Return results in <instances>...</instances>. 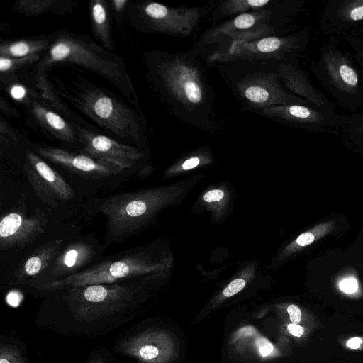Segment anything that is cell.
<instances>
[{
    "instance_id": "25",
    "label": "cell",
    "mask_w": 363,
    "mask_h": 363,
    "mask_svg": "<svg viewBox=\"0 0 363 363\" xmlns=\"http://www.w3.org/2000/svg\"><path fill=\"white\" fill-rule=\"evenodd\" d=\"M340 132L363 147V111L341 116Z\"/></svg>"
},
{
    "instance_id": "27",
    "label": "cell",
    "mask_w": 363,
    "mask_h": 363,
    "mask_svg": "<svg viewBox=\"0 0 363 363\" xmlns=\"http://www.w3.org/2000/svg\"><path fill=\"white\" fill-rule=\"evenodd\" d=\"M39 58V55H32L23 58H12L0 56V71L1 74H10L11 72L26 64L33 62Z\"/></svg>"
},
{
    "instance_id": "23",
    "label": "cell",
    "mask_w": 363,
    "mask_h": 363,
    "mask_svg": "<svg viewBox=\"0 0 363 363\" xmlns=\"http://www.w3.org/2000/svg\"><path fill=\"white\" fill-rule=\"evenodd\" d=\"M52 37L28 38L3 42L0 45V56L12 58H23L38 55L48 50Z\"/></svg>"
},
{
    "instance_id": "33",
    "label": "cell",
    "mask_w": 363,
    "mask_h": 363,
    "mask_svg": "<svg viewBox=\"0 0 363 363\" xmlns=\"http://www.w3.org/2000/svg\"><path fill=\"white\" fill-rule=\"evenodd\" d=\"M257 347L259 352L262 357L269 355L274 350V347L271 342L265 339L259 340V341H257Z\"/></svg>"
},
{
    "instance_id": "9",
    "label": "cell",
    "mask_w": 363,
    "mask_h": 363,
    "mask_svg": "<svg viewBox=\"0 0 363 363\" xmlns=\"http://www.w3.org/2000/svg\"><path fill=\"white\" fill-rule=\"evenodd\" d=\"M311 40L309 26L293 33L233 44L226 52L204 60L212 64L236 59L287 62L299 60Z\"/></svg>"
},
{
    "instance_id": "12",
    "label": "cell",
    "mask_w": 363,
    "mask_h": 363,
    "mask_svg": "<svg viewBox=\"0 0 363 363\" xmlns=\"http://www.w3.org/2000/svg\"><path fill=\"white\" fill-rule=\"evenodd\" d=\"M67 290L66 299L80 312L122 308L133 300L138 291L133 285L121 283L91 284Z\"/></svg>"
},
{
    "instance_id": "39",
    "label": "cell",
    "mask_w": 363,
    "mask_h": 363,
    "mask_svg": "<svg viewBox=\"0 0 363 363\" xmlns=\"http://www.w3.org/2000/svg\"><path fill=\"white\" fill-rule=\"evenodd\" d=\"M129 3L128 0H113L111 1L114 11L118 13L125 11Z\"/></svg>"
},
{
    "instance_id": "24",
    "label": "cell",
    "mask_w": 363,
    "mask_h": 363,
    "mask_svg": "<svg viewBox=\"0 0 363 363\" xmlns=\"http://www.w3.org/2000/svg\"><path fill=\"white\" fill-rule=\"evenodd\" d=\"M92 27L96 37L100 40L104 48L113 50L108 11L104 1L95 0L91 5Z\"/></svg>"
},
{
    "instance_id": "10",
    "label": "cell",
    "mask_w": 363,
    "mask_h": 363,
    "mask_svg": "<svg viewBox=\"0 0 363 363\" xmlns=\"http://www.w3.org/2000/svg\"><path fill=\"white\" fill-rule=\"evenodd\" d=\"M278 123L303 130L340 133L341 116L314 106L301 104L280 105L268 107L255 111Z\"/></svg>"
},
{
    "instance_id": "11",
    "label": "cell",
    "mask_w": 363,
    "mask_h": 363,
    "mask_svg": "<svg viewBox=\"0 0 363 363\" xmlns=\"http://www.w3.org/2000/svg\"><path fill=\"white\" fill-rule=\"evenodd\" d=\"M23 169L37 196L45 204L56 208L72 199V186L35 152L26 150Z\"/></svg>"
},
{
    "instance_id": "8",
    "label": "cell",
    "mask_w": 363,
    "mask_h": 363,
    "mask_svg": "<svg viewBox=\"0 0 363 363\" xmlns=\"http://www.w3.org/2000/svg\"><path fill=\"white\" fill-rule=\"evenodd\" d=\"M150 270L146 253L131 248L106 257L70 277L37 288L46 291L67 290L91 284L133 281L135 278Z\"/></svg>"
},
{
    "instance_id": "22",
    "label": "cell",
    "mask_w": 363,
    "mask_h": 363,
    "mask_svg": "<svg viewBox=\"0 0 363 363\" xmlns=\"http://www.w3.org/2000/svg\"><path fill=\"white\" fill-rule=\"evenodd\" d=\"M275 0H227L220 1L211 11V19L214 23L232 18L240 14L268 7Z\"/></svg>"
},
{
    "instance_id": "40",
    "label": "cell",
    "mask_w": 363,
    "mask_h": 363,
    "mask_svg": "<svg viewBox=\"0 0 363 363\" xmlns=\"http://www.w3.org/2000/svg\"><path fill=\"white\" fill-rule=\"evenodd\" d=\"M21 298H19L18 294L15 292L10 293L7 296L8 303L13 306H16L18 304Z\"/></svg>"
},
{
    "instance_id": "37",
    "label": "cell",
    "mask_w": 363,
    "mask_h": 363,
    "mask_svg": "<svg viewBox=\"0 0 363 363\" xmlns=\"http://www.w3.org/2000/svg\"><path fill=\"white\" fill-rule=\"evenodd\" d=\"M287 330L291 335L295 337H301L305 333V330L302 326L295 323L289 324L287 326Z\"/></svg>"
},
{
    "instance_id": "32",
    "label": "cell",
    "mask_w": 363,
    "mask_h": 363,
    "mask_svg": "<svg viewBox=\"0 0 363 363\" xmlns=\"http://www.w3.org/2000/svg\"><path fill=\"white\" fill-rule=\"evenodd\" d=\"M287 313L292 323H300L302 318V312L298 306L294 304L289 305L287 308Z\"/></svg>"
},
{
    "instance_id": "21",
    "label": "cell",
    "mask_w": 363,
    "mask_h": 363,
    "mask_svg": "<svg viewBox=\"0 0 363 363\" xmlns=\"http://www.w3.org/2000/svg\"><path fill=\"white\" fill-rule=\"evenodd\" d=\"M161 338L153 333L143 334L127 341L123 347L125 353L150 363L156 362L163 356Z\"/></svg>"
},
{
    "instance_id": "3",
    "label": "cell",
    "mask_w": 363,
    "mask_h": 363,
    "mask_svg": "<svg viewBox=\"0 0 363 363\" xmlns=\"http://www.w3.org/2000/svg\"><path fill=\"white\" fill-rule=\"evenodd\" d=\"M280 62L236 59L212 64L244 111H257L274 106H311L289 92L282 84Z\"/></svg>"
},
{
    "instance_id": "36",
    "label": "cell",
    "mask_w": 363,
    "mask_h": 363,
    "mask_svg": "<svg viewBox=\"0 0 363 363\" xmlns=\"http://www.w3.org/2000/svg\"><path fill=\"white\" fill-rule=\"evenodd\" d=\"M346 346L352 350L362 348L363 347V338L360 337H351L347 340Z\"/></svg>"
},
{
    "instance_id": "7",
    "label": "cell",
    "mask_w": 363,
    "mask_h": 363,
    "mask_svg": "<svg viewBox=\"0 0 363 363\" xmlns=\"http://www.w3.org/2000/svg\"><path fill=\"white\" fill-rule=\"evenodd\" d=\"M128 5L126 16L135 29L146 33L164 34L177 38L189 37L199 28L214 1L203 6L172 7L152 1Z\"/></svg>"
},
{
    "instance_id": "15",
    "label": "cell",
    "mask_w": 363,
    "mask_h": 363,
    "mask_svg": "<svg viewBox=\"0 0 363 363\" xmlns=\"http://www.w3.org/2000/svg\"><path fill=\"white\" fill-rule=\"evenodd\" d=\"M47 223L45 213L40 210L29 217L18 211L4 214L0 221L1 250L27 247L45 232Z\"/></svg>"
},
{
    "instance_id": "29",
    "label": "cell",
    "mask_w": 363,
    "mask_h": 363,
    "mask_svg": "<svg viewBox=\"0 0 363 363\" xmlns=\"http://www.w3.org/2000/svg\"><path fill=\"white\" fill-rule=\"evenodd\" d=\"M0 363H26L18 352L11 347H1Z\"/></svg>"
},
{
    "instance_id": "14",
    "label": "cell",
    "mask_w": 363,
    "mask_h": 363,
    "mask_svg": "<svg viewBox=\"0 0 363 363\" xmlns=\"http://www.w3.org/2000/svg\"><path fill=\"white\" fill-rule=\"evenodd\" d=\"M73 124L82 153L114 164L123 171L133 169L143 157V153L135 147Z\"/></svg>"
},
{
    "instance_id": "2",
    "label": "cell",
    "mask_w": 363,
    "mask_h": 363,
    "mask_svg": "<svg viewBox=\"0 0 363 363\" xmlns=\"http://www.w3.org/2000/svg\"><path fill=\"white\" fill-rule=\"evenodd\" d=\"M306 0H275L268 7L216 23L195 48L203 60L226 52L233 44L296 31L295 19L306 10Z\"/></svg>"
},
{
    "instance_id": "34",
    "label": "cell",
    "mask_w": 363,
    "mask_h": 363,
    "mask_svg": "<svg viewBox=\"0 0 363 363\" xmlns=\"http://www.w3.org/2000/svg\"><path fill=\"white\" fill-rule=\"evenodd\" d=\"M224 197V192L220 189H213L208 191L203 196L206 202L218 201Z\"/></svg>"
},
{
    "instance_id": "30",
    "label": "cell",
    "mask_w": 363,
    "mask_h": 363,
    "mask_svg": "<svg viewBox=\"0 0 363 363\" xmlns=\"http://www.w3.org/2000/svg\"><path fill=\"white\" fill-rule=\"evenodd\" d=\"M338 287L342 293L352 295L358 291L359 283L354 277L347 276L339 281Z\"/></svg>"
},
{
    "instance_id": "20",
    "label": "cell",
    "mask_w": 363,
    "mask_h": 363,
    "mask_svg": "<svg viewBox=\"0 0 363 363\" xmlns=\"http://www.w3.org/2000/svg\"><path fill=\"white\" fill-rule=\"evenodd\" d=\"M31 111L38 123L52 138L66 143H79L73 123L69 124L60 115L37 102H33Z\"/></svg>"
},
{
    "instance_id": "26",
    "label": "cell",
    "mask_w": 363,
    "mask_h": 363,
    "mask_svg": "<svg viewBox=\"0 0 363 363\" xmlns=\"http://www.w3.org/2000/svg\"><path fill=\"white\" fill-rule=\"evenodd\" d=\"M55 0H22L16 2L13 9L26 15H40L48 11L55 10Z\"/></svg>"
},
{
    "instance_id": "1",
    "label": "cell",
    "mask_w": 363,
    "mask_h": 363,
    "mask_svg": "<svg viewBox=\"0 0 363 363\" xmlns=\"http://www.w3.org/2000/svg\"><path fill=\"white\" fill-rule=\"evenodd\" d=\"M146 78L167 109L183 123L208 133L223 123L214 112L215 93L207 65L194 47L172 52L155 50L146 53Z\"/></svg>"
},
{
    "instance_id": "19",
    "label": "cell",
    "mask_w": 363,
    "mask_h": 363,
    "mask_svg": "<svg viewBox=\"0 0 363 363\" xmlns=\"http://www.w3.org/2000/svg\"><path fill=\"white\" fill-rule=\"evenodd\" d=\"M62 240L44 243L29 254L16 269L12 283L33 281L55 259L62 250Z\"/></svg>"
},
{
    "instance_id": "6",
    "label": "cell",
    "mask_w": 363,
    "mask_h": 363,
    "mask_svg": "<svg viewBox=\"0 0 363 363\" xmlns=\"http://www.w3.org/2000/svg\"><path fill=\"white\" fill-rule=\"evenodd\" d=\"M311 70L340 107L353 113L363 106L362 72L354 55L340 46L335 36H330L320 47Z\"/></svg>"
},
{
    "instance_id": "4",
    "label": "cell",
    "mask_w": 363,
    "mask_h": 363,
    "mask_svg": "<svg viewBox=\"0 0 363 363\" xmlns=\"http://www.w3.org/2000/svg\"><path fill=\"white\" fill-rule=\"evenodd\" d=\"M65 89L69 90L62 91L65 97L104 130L126 143L143 144L146 125L142 113L81 77Z\"/></svg>"
},
{
    "instance_id": "31",
    "label": "cell",
    "mask_w": 363,
    "mask_h": 363,
    "mask_svg": "<svg viewBox=\"0 0 363 363\" xmlns=\"http://www.w3.org/2000/svg\"><path fill=\"white\" fill-rule=\"evenodd\" d=\"M246 282L242 279H236L232 281L223 290V295L225 297H231L240 291L245 286Z\"/></svg>"
},
{
    "instance_id": "41",
    "label": "cell",
    "mask_w": 363,
    "mask_h": 363,
    "mask_svg": "<svg viewBox=\"0 0 363 363\" xmlns=\"http://www.w3.org/2000/svg\"><path fill=\"white\" fill-rule=\"evenodd\" d=\"M354 32H355L363 40V27L357 28Z\"/></svg>"
},
{
    "instance_id": "18",
    "label": "cell",
    "mask_w": 363,
    "mask_h": 363,
    "mask_svg": "<svg viewBox=\"0 0 363 363\" xmlns=\"http://www.w3.org/2000/svg\"><path fill=\"white\" fill-rule=\"evenodd\" d=\"M279 74L282 84L291 94L312 106L335 112L333 104L311 84L308 74L299 66V60L279 62Z\"/></svg>"
},
{
    "instance_id": "35",
    "label": "cell",
    "mask_w": 363,
    "mask_h": 363,
    "mask_svg": "<svg viewBox=\"0 0 363 363\" xmlns=\"http://www.w3.org/2000/svg\"><path fill=\"white\" fill-rule=\"evenodd\" d=\"M11 96L17 100H21L26 96V91L21 85H14L10 90Z\"/></svg>"
},
{
    "instance_id": "5",
    "label": "cell",
    "mask_w": 363,
    "mask_h": 363,
    "mask_svg": "<svg viewBox=\"0 0 363 363\" xmlns=\"http://www.w3.org/2000/svg\"><path fill=\"white\" fill-rule=\"evenodd\" d=\"M54 62L74 64L91 71L108 81L139 108L138 96L123 59L101 47L89 36L65 31L54 34L43 65Z\"/></svg>"
},
{
    "instance_id": "28",
    "label": "cell",
    "mask_w": 363,
    "mask_h": 363,
    "mask_svg": "<svg viewBox=\"0 0 363 363\" xmlns=\"http://www.w3.org/2000/svg\"><path fill=\"white\" fill-rule=\"evenodd\" d=\"M354 50V57L363 77V40L354 31L342 36Z\"/></svg>"
},
{
    "instance_id": "17",
    "label": "cell",
    "mask_w": 363,
    "mask_h": 363,
    "mask_svg": "<svg viewBox=\"0 0 363 363\" xmlns=\"http://www.w3.org/2000/svg\"><path fill=\"white\" fill-rule=\"evenodd\" d=\"M363 23V0H329L319 20L320 31L337 36L356 30Z\"/></svg>"
},
{
    "instance_id": "38",
    "label": "cell",
    "mask_w": 363,
    "mask_h": 363,
    "mask_svg": "<svg viewBox=\"0 0 363 363\" xmlns=\"http://www.w3.org/2000/svg\"><path fill=\"white\" fill-rule=\"evenodd\" d=\"M199 163H200L199 157L197 156H193V157H191L190 158L186 160L183 162L182 167L184 170H188V169H193V168L197 167L199 164Z\"/></svg>"
},
{
    "instance_id": "16",
    "label": "cell",
    "mask_w": 363,
    "mask_h": 363,
    "mask_svg": "<svg viewBox=\"0 0 363 363\" xmlns=\"http://www.w3.org/2000/svg\"><path fill=\"white\" fill-rule=\"evenodd\" d=\"M96 255L94 245L85 241L73 242L62 248L53 262L31 282V286L38 287L78 273L89 267Z\"/></svg>"
},
{
    "instance_id": "13",
    "label": "cell",
    "mask_w": 363,
    "mask_h": 363,
    "mask_svg": "<svg viewBox=\"0 0 363 363\" xmlns=\"http://www.w3.org/2000/svg\"><path fill=\"white\" fill-rule=\"evenodd\" d=\"M35 152L47 161L79 177L99 179L123 172L118 166L93 157L47 145H35Z\"/></svg>"
}]
</instances>
